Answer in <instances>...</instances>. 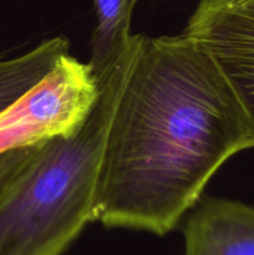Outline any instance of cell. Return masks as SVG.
<instances>
[{
  "label": "cell",
  "instance_id": "obj_4",
  "mask_svg": "<svg viewBox=\"0 0 254 255\" xmlns=\"http://www.w3.org/2000/svg\"><path fill=\"white\" fill-rule=\"evenodd\" d=\"M183 32L222 72L254 138V0H199Z\"/></svg>",
  "mask_w": 254,
  "mask_h": 255
},
{
  "label": "cell",
  "instance_id": "obj_8",
  "mask_svg": "<svg viewBox=\"0 0 254 255\" xmlns=\"http://www.w3.org/2000/svg\"><path fill=\"white\" fill-rule=\"evenodd\" d=\"M39 144L17 147L0 153V199L34 158Z\"/></svg>",
  "mask_w": 254,
  "mask_h": 255
},
{
  "label": "cell",
  "instance_id": "obj_1",
  "mask_svg": "<svg viewBox=\"0 0 254 255\" xmlns=\"http://www.w3.org/2000/svg\"><path fill=\"white\" fill-rule=\"evenodd\" d=\"M251 147L238 99L194 40L132 35L97 172L95 222L166 236L222 164Z\"/></svg>",
  "mask_w": 254,
  "mask_h": 255
},
{
  "label": "cell",
  "instance_id": "obj_2",
  "mask_svg": "<svg viewBox=\"0 0 254 255\" xmlns=\"http://www.w3.org/2000/svg\"><path fill=\"white\" fill-rule=\"evenodd\" d=\"M129 50L131 41L99 76V96L84 121L40 142L0 199V255H62L95 222L97 172Z\"/></svg>",
  "mask_w": 254,
  "mask_h": 255
},
{
  "label": "cell",
  "instance_id": "obj_5",
  "mask_svg": "<svg viewBox=\"0 0 254 255\" xmlns=\"http://www.w3.org/2000/svg\"><path fill=\"white\" fill-rule=\"evenodd\" d=\"M184 255H254V207L202 201L183 227Z\"/></svg>",
  "mask_w": 254,
  "mask_h": 255
},
{
  "label": "cell",
  "instance_id": "obj_6",
  "mask_svg": "<svg viewBox=\"0 0 254 255\" xmlns=\"http://www.w3.org/2000/svg\"><path fill=\"white\" fill-rule=\"evenodd\" d=\"M69 46L66 37H52L21 56L0 59V114L36 87L69 55Z\"/></svg>",
  "mask_w": 254,
  "mask_h": 255
},
{
  "label": "cell",
  "instance_id": "obj_7",
  "mask_svg": "<svg viewBox=\"0 0 254 255\" xmlns=\"http://www.w3.org/2000/svg\"><path fill=\"white\" fill-rule=\"evenodd\" d=\"M138 0H94L97 24L91 40L89 64L97 76L128 46L133 7Z\"/></svg>",
  "mask_w": 254,
  "mask_h": 255
},
{
  "label": "cell",
  "instance_id": "obj_3",
  "mask_svg": "<svg viewBox=\"0 0 254 255\" xmlns=\"http://www.w3.org/2000/svg\"><path fill=\"white\" fill-rule=\"evenodd\" d=\"M100 92L90 64L66 55L22 99L0 114V153L74 131Z\"/></svg>",
  "mask_w": 254,
  "mask_h": 255
}]
</instances>
